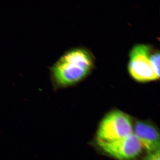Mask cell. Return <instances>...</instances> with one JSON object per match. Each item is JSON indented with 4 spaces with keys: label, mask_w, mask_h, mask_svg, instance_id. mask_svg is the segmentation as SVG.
Returning <instances> with one entry per match:
<instances>
[{
    "label": "cell",
    "mask_w": 160,
    "mask_h": 160,
    "mask_svg": "<svg viewBox=\"0 0 160 160\" xmlns=\"http://www.w3.org/2000/svg\"><path fill=\"white\" fill-rule=\"evenodd\" d=\"M94 58L89 50L73 48L66 51L49 68L54 90L74 86L82 82L92 71Z\"/></svg>",
    "instance_id": "obj_1"
},
{
    "label": "cell",
    "mask_w": 160,
    "mask_h": 160,
    "mask_svg": "<svg viewBox=\"0 0 160 160\" xmlns=\"http://www.w3.org/2000/svg\"><path fill=\"white\" fill-rule=\"evenodd\" d=\"M128 69L132 78L139 82H149L159 79V52L149 45H136L129 53Z\"/></svg>",
    "instance_id": "obj_2"
},
{
    "label": "cell",
    "mask_w": 160,
    "mask_h": 160,
    "mask_svg": "<svg viewBox=\"0 0 160 160\" xmlns=\"http://www.w3.org/2000/svg\"><path fill=\"white\" fill-rule=\"evenodd\" d=\"M133 124L127 113L114 110L100 122L97 132V142H108L122 138L133 133Z\"/></svg>",
    "instance_id": "obj_3"
},
{
    "label": "cell",
    "mask_w": 160,
    "mask_h": 160,
    "mask_svg": "<svg viewBox=\"0 0 160 160\" xmlns=\"http://www.w3.org/2000/svg\"><path fill=\"white\" fill-rule=\"evenodd\" d=\"M105 153L118 160H132L138 157L143 150L133 133L122 138L111 142H97Z\"/></svg>",
    "instance_id": "obj_4"
},
{
    "label": "cell",
    "mask_w": 160,
    "mask_h": 160,
    "mask_svg": "<svg viewBox=\"0 0 160 160\" xmlns=\"http://www.w3.org/2000/svg\"><path fill=\"white\" fill-rule=\"evenodd\" d=\"M133 133L143 150H146L147 153L160 150L159 132L151 123L146 121H137L133 124Z\"/></svg>",
    "instance_id": "obj_5"
},
{
    "label": "cell",
    "mask_w": 160,
    "mask_h": 160,
    "mask_svg": "<svg viewBox=\"0 0 160 160\" xmlns=\"http://www.w3.org/2000/svg\"><path fill=\"white\" fill-rule=\"evenodd\" d=\"M160 150L147 153L146 157L143 160H160Z\"/></svg>",
    "instance_id": "obj_6"
}]
</instances>
